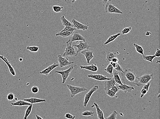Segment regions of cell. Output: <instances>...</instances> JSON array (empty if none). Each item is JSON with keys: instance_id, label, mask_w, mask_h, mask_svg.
Returning <instances> with one entry per match:
<instances>
[{"instance_id": "cell-1", "label": "cell", "mask_w": 160, "mask_h": 119, "mask_svg": "<svg viewBox=\"0 0 160 119\" xmlns=\"http://www.w3.org/2000/svg\"><path fill=\"white\" fill-rule=\"evenodd\" d=\"M121 80L123 84L133 86H135L137 76L133 70L130 69L125 70L121 73Z\"/></svg>"}, {"instance_id": "cell-2", "label": "cell", "mask_w": 160, "mask_h": 119, "mask_svg": "<svg viewBox=\"0 0 160 119\" xmlns=\"http://www.w3.org/2000/svg\"><path fill=\"white\" fill-rule=\"evenodd\" d=\"M154 79L153 74H146L140 77H137L136 79L135 85L138 86H143L145 84L150 83Z\"/></svg>"}, {"instance_id": "cell-3", "label": "cell", "mask_w": 160, "mask_h": 119, "mask_svg": "<svg viewBox=\"0 0 160 119\" xmlns=\"http://www.w3.org/2000/svg\"><path fill=\"white\" fill-rule=\"evenodd\" d=\"M68 87L70 92V95L72 98H73L76 95H78L82 92L87 91V89L85 87L73 86L70 84H67Z\"/></svg>"}, {"instance_id": "cell-4", "label": "cell", "mask_w": 160, "mask_h": 119, "mask_svg": "<svg viewBox=\"0 0 160 119\" xmlns=\"http://www.w3.org/2000/svg\"><path fill=\"white\" fill-rule=\"evenodd\" d=\"M74 66L72 65L69 68L67 69V70H62V71H55V73H59L61 74V77L62 79V84H64L66 82L69 77L70 76L71 72L74 68Z\"/></svg>"}, {"instance_id": "cell-5", "label": "cell", "mask_w": 160, "mask_h": 119, "mask_svg": "<svg viewBox=\"0 0 160 119\" xmlns=\"http://www.w3.org/2000/svg\"><path fill=\"white\" fill-rule=\"evenodd\" d=\"M99 89L98 85H95L93 87H92L88 92L85 94L84 97V102H83V105L85 107H87V104L89 102L90 100L91 97L95 92L97 91Z\"/></svg>"}, {"instance_id": "cell-6", "label": "cell", "mask_w": 160, "mask_h": 119, "mask_svg": "<svg viewBox=\"0 0 160 119\" xmlns=\"http://www.w3.org/2000/svg\"><path fill=\"white\" fill-rule=\"evenodd\" d=\"M78 53L75 51L74 47L72 44H67L64 53L63 55L69 57H76L78 55Z\"/></svg>"}, {"instance_id": "cell-7", "label": "cell", "mask_w": 160, "mask_h": 119, "mask_svg": "<svg viewBox=\"0 0 160 119\" xmlns=\"http://www.w3.org/2000/svg\"><path fill=\"white\" fill-rule=\"evenodd\" d=\"M105 10L106 13L123 14V12L117 8L116 6L110 3L106 4Z\"/></svg>"}, {"instance_id": "cell-8", "label": "cell", "mask_w": 160, "mask_h": 119, "mask_svg": "<svg viewBox=\"0 0 160 119\" xmlns=\"http://www.w3.org/2000/svg\"><path fill=\"white\" fill-rule=\"evenodd\" d=\"M86 42V39L78 32H73L72 36H70L68 40L66 42L67 44H72V42L77 41Z\"/></svg>"}, {"instance_id": "cell-9", "label": "cell", "mask_w": 160, "mask_h": 119, "mask_svg": "<svg viewBox=\"0 0 160 119\" xmlns=\"http://www.w3.org/2000/svg\"><path fill=\"white\" fill-rule=\"evenodd\" d=\"M57 60L59 62V66L61 68L65 67L70 65L74 64V62L72 61H69L68 58H65L60 55L58 56Z\"/></svg>"}, {"instance_id": "cell-10", "label": "cell", "mask_w": 160, "mask_h": 119, "mask_svg": "<svg viewBox=\"0 0 160 119\" xmlns=\"http://www.w3.org/2000/svg\"><path fill=\"white\" fill-rule=\"evenodd\" d=\"M73 47H76L78 48L77 52L78 53L85 49H88L91 47V46L88 45V43L86 42L80 41V43L77 45H73Z\"/></svg>"}, {"instance_id": "cell-11", "label": "cell", "mask_w": 160, "mask_h": 119, "mask_svg": "<svg viewBox=\"0 0 160 119\" xmlns=\"http://www.w3.org/2000/svg\"><path fill=\"white\" fill-rule=\"evenodd\" d=\"M81 52V54L85 56L87 63H90L91 60L94 57V52L93 51L89 50L88 49H85L82 51Z\"/></svg>"}, {"instance_id": "cell-12", "label": "cell", "mask_w": 160, "mask_h": 119, "mask_svg": "<svg viewBox=\"0 0 160 119\" xmlns=\"http://www.w3.org/2000/svg\"><path fill=\"white\" fill-rule=\"evenodd\" d=\"M72 23L73 25V27L75 28L77 30H81L85 31L88 30L89 26L83 24L79 22L75 19H73L72 20Z\"/></svg>"}, {"instance_id": "cell-13", "label": "cell", "mask_w": 160, "mask_h": 119, "mask_svg": "<svg viewBox=\"0 0 160 119\" xmlns=\"http://www.w3.org/2000/svg\"><path fill=\"white\" fill-rule=\"evenodd\" d=\"M87 77L99 81H105L106 80H110L112 78L107 77L106 76L101 74H89Z\"/></svg>"}, {"instance_id": "cell-14", "label": "cell", "mask_w": 160, "mask_h": 119, "mask_svg": "<svg viewBox=\"0 0 160 119\" xmlns=\"http://www.w3.org/2000/svg\"><path fill=\"white\" fill-rule=\"evenodd\" d=\"M58 66H59V64L55 62V63L49 66L46 68L44 69V70L40 72L39 74H44V75L46 76H48L49 73L51 72V71H52L54 69Z\"/></svg>"}, {"instance_id": "cell-15", "label": "cell", "mask_w": 160, "mask_h": 119, "mask_svg": "<svg viewBox=\"0 0 160 119\" xmlns=\"http://www.w3.org/2000/svg\"><path fill=\"white\" fill-rule=\"evenodd\" d=\"M0 58L2 59L5 63L6 64V65L8 66L10 72L11 74L13 76H15L16 74L15 71L13 67L12 66L10 62L8 61L7 58L6 57H4V56L1 55H0Z\"/></svg>"}, {"instance_id": "cell-16", "label": "cell", "mask_w": 160, "mask_h": 119, "mask_svg": "<svg viewBox=\"0 0 160 119\" xmlns=\"http://www.w3.org/2000/svg\"><path fill=\"white\" fill-rule=\"evenodd\" d=\"M119 90H122L125 93L131 92L133 90H135L134 86H130L125 84H123L122 85H117Z\"/></svg>"}, {"instance_id": "cell-17", "label": "cell", "mask_w": 160, "mask_h": 119, "mask_svg": "<svg viewBox=\"0 0 160 119\" xmlns=\"http://www.w3.org/2000/svg\"><path fill=\"white\" fill-rule=\"evenodd\" d=\"M80 67L81 70H86L93 72H97L98 70L97 65L93 64L88 66L81 65Z\"/></svg>"}, {"instance_id": "cell-18", "label": "cell", "mask_w": 160, "mask_h": 119, "mask_svg": "<svg viewBox=\"0 0 160 119\" xmlns=\"http://www.w3.org/2000/svg\"><path fill=\"white\" fill-rule=\"evenodd\" d=\"M95 107L96 112H97V117L99 119H104V114L103 111L100 109L99 105L96 102L94 103V104L92 106V108Z\"/></svg>"}, {"instance_id": "cell-19", "label": "cell", "mask_w": 160, "mask_h": 119, "mask_svg": "<svg viewBox=\"0 0 160 119\" xmlns=\"http://www.w3.org/2000/svg\"><path fill=\"white\" fill-rule=\"evenodd\" d=\"M25 101L31 104L38 103L41 102H46V100L44 99H41V98H25L24 99Z\"/></svg>"}, {"instance_id": "cell-20", "label": "cell", "mask_w": 160, "mask_h": 119, "mask_svg": "<svg viewBox=\"0 0 160 119\" xmlns=\"http://www.w3.org/2000/svg\"><path fill=\"white\" fill-rule=\"evenodd\" d=\"M116 84L113 78H112L110 80H106L105 81L104 83L105 90L107 91L110 89L113 85Z\"/></svg>"}, {"instance_id": "cell-21", "label": "cell", "mask_w": 160, "mask_h": 119, "mask_svg": "<svg viewBox=\"0 0 160 119\" xmlns=\"http://www.w3.org/2000/svg\"><path fill=\"white\" fill-rule=\"evenodd\" d=\"M12 106H29L31 105L32 104L25 101L24 100H19L17 101L14 102H12L11 103Z\"/></svg>"}, {"instance_id": "cell-22", "label": "cell", "mask_w": 160, "mask_h": 119, "mask_svg": "<svg viewBox=\"0 0 160 119\" xmlns=\"http://www.w3.org/2000/svg\"><path fill=\"white\" fill-rule=\"evenodd\" d=\"M121 35V33H118L114 34V35L111 36L109 37L107 39V40L104 42V44L105 45H107V44H108L109 43H111V42L113 41Z\"/></svg>"}, {"instance_id": "cell-23", "label": "cell", "mask_w": 160, "mask_h": 119, "mask_svg": "<svg viewBox=\"0 0 160 119\" xmlns=\"http://www.w3.org/2000/svg\"><path fill=\"white\" fill-rule=\"evenodd\" d=\"M73 34L72 32H68V31H63L58 32L56 34V36H60L62 37L68 38L70 37Z\"/></svg>"}, {"instance_id": "cell-24", "label": "cell", "mask_w": 160, "mask_h": 119, "mask_svg": "<svg viewBox=\"0 0 160 119\" xmlns=\"http://www.w3.org/2000/svg\"><path fill=\"white\" fill-rule=\"evenodd\" d=\"M112 75L113 76V78H112L114 80L116 83L119 84V85L123 84L122 83V80H121V78L120 77L118 72H114V73H112Z\"/></svg>"}, {"instance_id": "cell-25", "label": "cell", "mask_w": 160, "mask_h": 119, "mask_svg": "<svg viewBox=\"0 0 160 119\" xmlns=\"http://www.w3.org/2000/svg\"><path fill=\"white\" fill-rule=\"evenodd\" d=\"M60 20H61V22H62V25L64 26H65V27L70 26L73 27V24H72V23L67 20L64 16H62L60 18Z\"/></svg>"}, {"instance_id": "cell-26", "label": "cell", "mask_w": 160, "mask_h": 119, "mask_svg": "<svg viewBox=\"0 0 160 119\" xmlns=\"http://www.w3.org/2000/svg\"><path fill=\"white\" fill-rule=\"evenodd\" d=\"M116 53L111 52H108L107 53L106 57V60L107 62H111L112 58L116 56Z\"/></svg>"}, {"instance_id": "cell-27", "label": "cell", "mask_w": 160, "mask_h": 119, "mask_svg": "<svg viewBox=\"0 0 160 119\" xmlns=\"http://www.w3.org/2000/svg\"><path fill=\"white\" fill-rule=\"evenodd\" d=\"M133 45L134 46L135 48L136 51L138 53L142 55H144V53L143 48L142 46L138 45V44H136V43H134Z\"/></svg>"}, {"instance_id": "cell-28", "label": "cell", "mask_w": 160, "mask_h": 119, "mask_svg": "<svg viewBox=\"0 0 160 119\" xmlns=\"http://www.w3.org/2000/svg\"><path fill=\"white\" fill-rule=\"evenodd\" d=\"M32 107H33V104H32L31 105H29V107L27 108L25 112L24 118V119H27V118L30 115V114L32 112Z\"/></svg>"}, {"instance_id": "cell-29", "label": "cell", "mask_w": 160, "mask_h": 119, "mask_svg": "<svg viewBox=\"0 0 160 119\" xmlns=\"http://www.w3.org/2000/svg\"><path fill=\"white\" fill-rule=\"evenodd\" d=\"M39 49V47L37 46H28L26 47V49L30 51L32 53L37 52Z\"/></svg>"}, {"instance_id": "cell-30", "label": "cell", "mask_w": 160, "mask_h": 119, "mask_svg": "<svg viewBox=\"0 0 160 119\" xmlns=\"http://www.w3.org/2000/svg\"><path fill=\"white\" fill-rule=\"evenodd\" d=\"M156 57L155 55H150L145 56V55H143V58L146 61H149L151 62H152L153 60Z\"/></svg>"}, {"instance_id": "cell-31", "label": "cell", "mask_w": 160, "mask_h": 119, "mask_svg": "<svg viewBox=\"0 0 160 119\" xmlns=\"http://www.w3.org/2000/svg\"><path fill=\"white\" fill-rule=\"evenodd\" d=\"M113 67H112V65L110 64L108 65L106 68L105 69V71L110 75H112V73H113Z\"/></svg>"}, {"instance_id": "cell-32", "label": "cell", "mask_w": 160, "mask_h": 119, "mask_svg": "<svg viewBox=\"0 0 160 119\" xmlns=\"http://www.w3.org/2000/svg\"><path fill=\"white\" fill-rule=\"evenodd\" d=\"M76 30L77 29H76L75 28L73 27L66 26L65 27L64 29L61 32H63V31H66L73 33V32H75V31H76Z\"/></svg>"}, {"instance_id": "cell-33", "label": "cell", "mask_w": 160, "mask_h": 119, "mask_svg": "<svg viewBox=\"0 0 160 119\" xmlns=\"http://www.w3.org/2000/svg\"><path fill=\"white\" fill-rule=\"evenodd\" d=\"M118 115V112L116 111H114L112 112L108 117L106 118V119H116L117 116Z\"/></svg>"}, {"instance_id": "cell-34", "label": "cell", "mask_w": 160, "mask_h": 119, "mask_svg": "<svg viewBox=\"0 0 160 119\" xmlns=\"http://www.w3.org/2000/svg\"><path fill=\"white\" fill-rule=\"evenodd\" d=\"M53 9L55 12L56 13H59L61 12L62 11V9L64 8L62 7L57 5H55L53 6Z\"/></svg>"}, {"instance_id": "cell-35", "label": "cell", "mask_w": 160, "mask_h": 119, "mask_svg": "<svg viewBox=\"0 0 160 119\" xmlns=\"http://www.w3.org/2000/svg\"><path fill=\"white\" fill-rule=\"evenodd\" d=\"M94 114V112L92 111H86L82 113V115L85 116H93Z\"/></svg>"}, {"instance_id": "cell-36", "label": "cell", "mask_w": 160, "mask_h": 119, "mask_svg": "<svg viewBox=\"0 0 160 119\" xmlns=\"http://www.w3.org/2000/svg\"><path fill=\"white\" fill-rule=\"evenodd\" d=\"M106 93L109 97H111V98H114V97H115L116 94L110 89L106 91Z\"/></svg>"}, {"instance_id": "cell-37", "label": "cell", "mask_w": 160, "mask_h": 119, "mask_svg": "<svg viewBox=\"0 0 160 119\" xmlns=\"http://www.w3.org/2000/svg\"><path fill=\"white\" fill-rule=\"evenodd\" d=\"M132 30V28L131 27H128L124 28L122 31V34L124 35V34H126L129 33L131 30Z\"/></svg>"}, {"instance_id": "cell-38", "label": "cell", "mask_w": 160, "mask_h": 119, "mask_svg": "<svg viewBox=\"0 0 160 119\" xmlns=\"http://www.w3.org/2000/svg\"><path fill=\"white\" fill-rule=\"evenodd\" d=\"M114 69L118 72H119L120 73H122L124 71L123 68L118 63L116 67Z\"/></svg>"}, {"instance_id": "cell-39", "label": "cell", "mask_w": 160, "mask_h": 119, "mask_svg": "<svg viewBox=\"0 0 160 119\" xmlns=\"http://www.w3.org/2000/svg\"><path fill=\"white\" fill-rule=\"evenodd\" d=\"M110 89L112 90V91L114 92L116 94L117 93H118L119 91V89L117 85H116V84L113 85V86H112Z\"/></svg>"}, {"instance_id": "cell-40", "label": "cell", "mask_w": 160, "mask_h": 119, "mask_svg": "<svg viewBox=\"0 0 160 119\" xmlns=\"http://www.w3.org/2000/svg\"><path fill=\"white\" fill-rule=\"evenodd\" d=\"M15 95L13 93H9L7 95V99L9 101H11L14 100L15 98Z\"/></svg>"}, {"instance_id": "cell-41", "label": "cell", "mask_w": 160, "mask_h": 119, "mask_svg": "<svg viewBox=\"0 0 160 119\" xmlns=\"http://www.w3.org/2000/svg\"><path fill=\"white\" fill-rule=\"evenodd\" d=\"M65 118L68 119H74L76 118V116H73L70 113L66 114L65 116Z\"/></svg>"}, {"instance_id": "cell-42", "label": "cell", "mask_w": 160, "mask_h": 119, "mask_svg": "<svg viewBox=\"0 0 160 119\" xmlns=\"http://www.w3.org/2000/svg\"><path fill=\"white\" fill-rule=\"evenodd\" d=\"M39 91V89L37 86H33L31 89V91L33 94L37 93Z\"/></svg>"}, {"instance_id": "cell-43", "label": "cell", "mask_w": 160, "mask_h": 119, "mask_svg": "<svg viewBox=\"0 0 160 119\" xmlns=\"http://www.w3.org/2000/svg\"><path fill=\"white\" fill-rule=\"evenodd\" d=\"M148 91H147L146 90L142 88V89L141 90V95H140V98H143L145 96V95L147 93Z\"/></svg>"}, {"instance_id": "cell-44", "label": "cell", "mask_w": 160, "mask_h": 119, "mask_svg": "<svg viewBox=\"0 0 160 119\" xmlns=\"http://www.w3.org/2000/svg\"><path fill=\"white\" fill-rule=\"evenodd\" d=\"M156 57H159L160 56V50L158 48L156 49V52L155 54L154 55Z\"/></svg>"}, {"instance_id": "cell-45", "label": "cell", "mask_w": 160, "mask_h": 119, "mask_svg": "<svg viewBox=\"0 0 160 119\" xmlns=\"http://www.w3.org/2000/svg\"><path fill=\"white\" fill-rule=\"evenodd\" d=\"M118 58H117V57L116 56H115L114 57H113L112 59V60H111V61H112V62H118Z\"/></svg>"}, {"instance_id": "cell-46", "label": "cell", "mask_w": 160, "mask_h": 119, "mask_svg": "<svg viewBox=\"0 0 160 119\" xmlns=\"http://www.w3.org/2000/svg\"><path fill=\"white\" fill-rule=\"evenodd\" d=\"M118 63V62L117 63V62H112V61H111V62H110V64L112 65V67H113V68H115L116 67Z\"/></svg>"}, {"instance_id": "cell-47", "label": "cell", "mask_w": 160, "mask_h": 119, "mask_svg": "<svg viewBox=\"0 0 160 119\" xmlns=\"http://www.w3.org/2000/svg\"><path fill=\"white\" fill-rule=\"evenodd\" d=\"M112 1V0H102V3L104 4H106L110 3V2H111Z\"/></svg>"}, {"instance_id": "cell-48", "label": "cell", "mask_w": 160, "mask_h": 119, "mask_svg": "<svg viewBox=\"0 0 160 119\" xmlns=\"http://www.w3.org/2000/svg\"><path fill=\"white\" fill-rule=\"evenodd\" d=\"M151 34H152V33L151 32H150V31H147V32H146L145 35L147 36H149Z\"/></svg>"}, {"instance_id": "cell-49", "label": "cell", "mask_w": 160, "mask_h": 119, "mask_svg": "<svg viewBox=\"0 0 160 119\" xmlns=\"http://www.w3.org/2000/svg\"><path fill=\"white\" fill-rule=\"evenodd\" d=\"M36 118L37 119H43V118H42L41 116L39 115H36Z\"/></svg>"}, {"instance_id": "cell-50", "label": "cell", "mask_w": 160, "mask_h": 119, "mask_svg": "<svg viewBox=\"0 0 160 119\" xmlns=\"http://www.w3.org/2000/svg\"><path fill=\"white\" fill-rule=\"evenodd\" d=\"M156 63H157V64L158 63L159 64L160 63V60H156Z\"/></svg>"}, {"instance_id": "cell-51", "label": "cell", "mask_w": 160, "mask_h": 119, "mask_svg": "<svg viewBox=\"0 0 160 119\" xmlns=\"http://www.w3.org/2000/svg\"><path fill=\"white\" fill-rule=\"evenodd\" d=\"M76 1H77V0H72V3H74Z\"/></svg>"}, {"instance_id": "cell-52", "label": "cell", "mask_w": 160, "mask_h": 119, "mask_svg": "<svg viewBox=\"0 0 160 119\" xmlns=\"http://www.w3.org/2000/svg\"><path fill=\"white\" fill-rule=\"evenodd\" d=\"M19 60H20V61H22V58H20V59H19Z\"/></svg>"}, {"instance_id": "cell-53", "label": "cell", "mask_w": 160, "mask_h": 119, "mask_svg": "<svg viewBox=\"0 0 160 119\" xmlns=\"http://www.w3.org/2000/svg\"><path fill=\"white\" fill-rule=\"evenodd\" d=\"M160 97V93L158 94V96H157V98H159Z\"/></svg>"}, {"instance_id": "cell-54", "label": "cell", "mask_w": 160, "mask_h": 119, "mask_svg": "<svg viewBox=\"0 0 160 119\" xmlns=\"http://www.w3.org/2000/svg\"><path fill=\"white\" fill-rule=\"evenodd\" d=\"M1 116H0V119H1Z\"/></svg>"}]
</instances>
